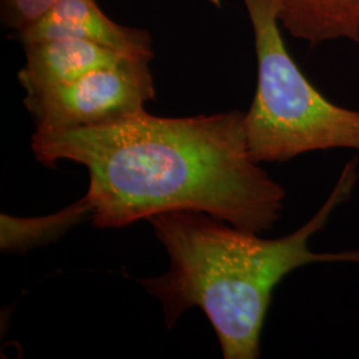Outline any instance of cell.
<instances>
[{
    "instance_id": "cell-1",
    "label": "cell",
    "mask_w": 359,
    "mask_h": 359,
    "mask_svg": "<svg viewBox=\"0 0 359 359\" xmlns=\"http://www.w3.org/2000/svg\"><path fill=\"white\" fill-rule=\"evenodd\" d=\"M245 116L144 111L105 126L36 130L31 147L47 167L69 160L88 169L96 228L194 210L261 234L281 217L286 192L249 152Z\"/></svg>"
},
{
    "instance_id": "cell-2",
    "label": "cell",
    "mask_w": 359,
    "mask_h": 359,
    "mask_svg": "<svg viewBox=\"0 0 359 359\" xmlns=\"http://www.w3.org/2000/svg\"><path fill=\"white\" fill-rule=\"evenodd\" d=\"M351 157L320 210L299 229L276 240L244 231L204 212L175 210L148 218L170 265L142 280L163 305L170 329L189 309L200 308L217 334L225 359H256L274 287L293 270L318 262L359 264V250L317 253L310 238L323 231L334 210L350 200L358 181Z\"/></svg>"
},
{
    "instance_id": "cell-3",
    "label": "cell",
    "mask_w": 359,
    "mask_h": 359,
    "mask_svg": "<svg viewBox=\"0 0 359 359\" xmlns=\"http://www.w3.org/2000/svg\"><path fill=\"white\" fill-rule=\"evenodd\" d=\"M255 34L257 90L245 116L249 152L259 163L299 154L359 152V111L332 103L299 69L280 29L277 0H243Z\"/></svg>"
},
{
    "instance_id": "cell-4",
    "label": "cell",
    "mask_w": 359,
    "mask_h": 359,
    "mask_svg": "<svg viewBox=\"0 0 359 359\" xmlns=\"http://www.w3.org/2000/svg\"><path fill=\"white\" fill-rule=\"evenodd\" d=\"M149 62L128 57L72 83L26 93L36 130L97 127L142 114L156 97Z\"/></svg>"
},
{
    "instance_id": "cell-5",
    "label": "cell",
    "mask_w": 359,
    "mask_h": 359,
    "mask_svg": "<svg viewBox=\"0 0 359 359\" xmlns=\"http://www.w3.org/2000/svg\"><path fill=\"white\" fill-rule=\"evenodd\" d=\"M22 44L51 39H79L129 57L152 60V39L147 31L117 25L96 0H60L36 25L18 34Z\"/></svg>"
},
{
    "instance_id": "cell-6",
    "label": "cell",
    "mask_w": 359,
    "mask_h": 359,
    "mask_svg": "<svg viewBox=\"0 0 359 359\" xmlns=\"http://www.w3.org/2000/svg\"><path fill=\"white\" fill-rule=\"evenodd\" d=\"M25 52L26 63L19 72V81L26 93L72 83L90 72L112 67L129 57L79 39H51L29 43L25 44Z\"/></svg>"
},
{
    "instance_id": "cell-7",
    "label": "cell",
    "mask_w": 359,
    "mask_h": 359,
    "mask_svg": "<svg viewBox=\"0 0 359 359\" xmlns=\"http://www.w3.org/2000/svg\"><path fill=\"white\" fill-rule=\"evenodd\" d=\"M283 28L311 47L347 39L359 44V0H277Z\"/></svg>"
},
{
    "instance_id": "cell-8",
    "label": "cell",
    "mask_w": 359,
    "mask_h": 359,
    "mask_svg": "<svg viewBox=\"0 0 359 359\" xmlns=\"http://www.w3.org/2000/svg\"><path fill=\"white\" fill-rule=\"evenodd\" d=\"M88 215L92 216V205L87 196L47 217L16 218L1 215V250L19 252L53 241Z\"/></svg>"
},
{
    "instance_id": "cell-9",
    "label": "cell",
    "mask_w": 359,
    "mask_h": 359,
    "mask_svg": "<svg viewBox=\"0 0 359 359\" xmlns=\"http://www.w3.org/2000/svg\"><path fill=\"white\" fill-rule=\"evenodd\" d=\"M60 0H0L3 26L20 34L36 25Z\"/></svg>"
},
{
    "instance_id": "cell-10",
    "label": "cell",
    "mask_w": 359,
    "mask_h": 359,
    "mask_svg": "<svg viewBox=\"0 0 359 359\" xmlns=\"http://www.w3.org/2000/svg\"><path fill=\"white\" fill-rule=\"evenodd\" d=\"M213 4H216V6H219V0H210Z\"/></svg>"
}]
</instances>
